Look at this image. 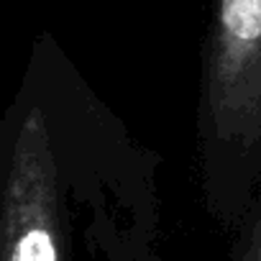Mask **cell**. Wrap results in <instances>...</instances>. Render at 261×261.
Returning a JSON list of instances; mask_svg holds the SVG:
<instances>
[{
  "label": "cell",
  "mask_w": 261,
  "mask_h": 261,
  "mask_svg": "<svg viewBox=\"0 0 261 261\" xmlns=\"http://www.w3.org/2000/svg\"><path fill=\"white\" fill-rule=\"evenodd\" d=\"M238 261H261V210H258V215L246 236V243H243Z\"/></svg>",
  "instance_id": "3957f363"
},
{
  "label": "cell",
  "mask_w": 261,
  "mask_h": 261,
  "mask_svg": "<svg viewBox=\"0 0 261 261\" xmlns=\"http://www.w3.org/2000/svg\"><path fill=\"white\" fill-rule=\"evenodd\" d=\"M207 202L233 218L261 167V0H213L200 80Z\"/></svg>",
  "instance_id": "6da1fadb"
},
{
  "label": "cell",
  "mask_w": 261,
  "mask_h": 261,
  "mask_svg": "<svg viewBox=\"0 0 261 261\" xmlns=\"http://www.w3.org/2000/svg\"><path fill=\"white\" fill-rule=\"evenodd\" d=\"M54 164L41 123H29L16 156L6 225V261H59Z\"/></svg>",
  "instance_id": "7a4b0ae2"
}]
</instances>
